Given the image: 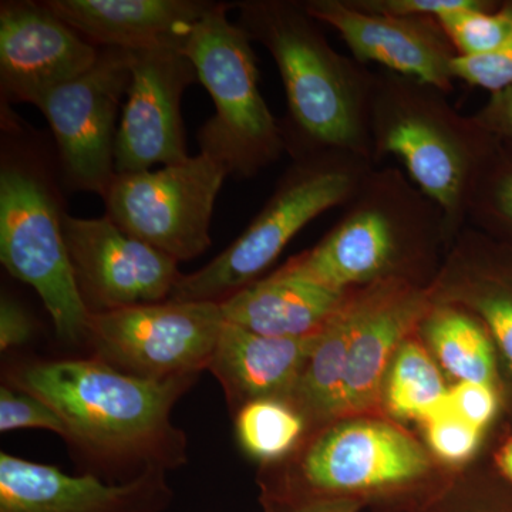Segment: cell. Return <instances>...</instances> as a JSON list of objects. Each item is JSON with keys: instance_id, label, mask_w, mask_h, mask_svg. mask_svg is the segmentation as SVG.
<instances>
[{"instance_id": "obj_13", "label": "cell", "mask_w": 512, "mask_h": 512, "mask_svg": "<svg viewBox=\"0 0 512 512\" xmlns=\"http://www.w3.org/2000/svg\"><path fill=\"white\" fill-rule=\"evenodd\" d=\"M303 8L338 32L357 62L413 77L441 92L454 90L457 52L439 19L367 12L350 0H305Z\"/></svg>"}, {"instance_id": "obj_21", "label": "cell", "mask_w": 512, "mask_h": 512, "mask_svg": "<svg viewBox=\"0 0 512 512\" xmlns=\"http://www.w3.org/2000/svg\"><path fill=\"white\" fill-rule=\"evenodd\" d=\"M380 284L382 282L349 291L338 311L320 330L305 369L288 399L306 420L342 417L350 343Z\"/></svg>"}, {"instance_id": "obj_2", "label": "cell", "mask_w": 512, "mask_h": 512, "mask_svg": "<svg viewBox=\"0 0 512 512\" xmlns=\"http://www.w3.org/2000/svg\"><path fill=\"white\" fill-rule=\"evenodd\" d=\"M234 6L238 25L271 53L284 82L286 153L345 151L373 163L369 113L375 72L330 45L302 2L247 0Z\"/></svg>"}, {"instance_id": "obj_33", "label": "cell", "mask_w": 512, "mask_h": 512, "mask_svg": "<svg viewBox=\"0 0 512 512\" xmlns=\"http://www.w3.org/2000/svg\"><path fill=\"white\" fill-rule=\"evenodd\" d=\"M478 123L504 143L512 144V87L491 94L487 103L474 114Z\"/></svg>"}, {"instance_id": "obj_14", "label": "cell", "mask_w": 512, "mask_h": 512, "mask_svg": "<svg viewBox=\"0 0 512 512\" xmlns=\"http://www.w3.org/2000/svg\"><path fill=\"white\" fill-rule=\"evenodd\" d=\"M429 457L406 431L382 420L342 421L320 434L301 460L303 483L319 493L369 491L410 483Z\"/></svg>"}, {"instance_id": "obj_25", "label": "cell", "mask_w": 512, "mask_h": 512, "mask_svg": "<svg viewBox=\"0 0 512 512\" xmlns=\"http://www.w3.org/2000/svg\"><path fill=\"white\" fill-rule=\"evenodd\" d=\"M467 225L512 248V144L501 141L478 180Z\"/></svg>"}, {"instance_id": "obj_3", "label": "cell", "mask_w": 512, "mask_h": 512, "mask_svg": "<svg viewBox=\"0 0 512 512\" xmlns=\"http://www.w3.org/2000/svg\"><path fill=\"white\" fill-rule=\"evenodd\" d=\"M443 244L439 205L400 168L376 167L325 237L282 266L342 293L392 281L426 288L423 276Z\"/></svg>"}, {"instance_id": "obj_22", "label": "cell", "mask_w": 512, "mask_h": 512, "mask_svg": "<svg viewBox=\"0 0 512 512\" xmlns=\"http://www.w3.org/2000/svg\"><path fill=\"white\" fill-rule=\"evenodd\" d=\"M420 326L441 366L458 382L494 384L493 343L473 312L433 301Z\"/></svg>"}, {"instance_id": "obj_8", "label": "cell", "mask_w": 512, "mask_h": 512, "mask_svg": "<svg viewBox=\"0 0 512 512\" xmlns=\"http://www.w3.org/2000/svg\"><path fill=\"white\" fill-rule=\"evenodd\" d=\"M228 177L204 153L157 171L117 174L103 197L106 215L174 261H191L210 248L215 201Z\"/></svg>"}, {"instance_id": "obj_29", "label": "cell", "mask_w": 512, "mask_h": 512, "mask_svg": "<svg viewBox=\"0 0 512 512\" xmlns=\"http://www.w3.org/2000/svg\"><path fill=\"white\" fill-rule=\"evenodd\" d=\"M456 80L491 94L512 87V36L503 46L480 56H457L453 63Z\"/></svg>"}, {"instance_id": "obj_31", "label": "cell", "mask_w": 512, "mask_h": 512, "mask_svg": "<svg viewBox=\"0 0 512 512\" xmlns=\"http://www.w3.org/2000/svg\"><path fill=\"white\" fill-rule=\"evenodd\" d=\"M448 403L458 416L481 430L493 421L498 410L494 384L458 382L448 390Z\"/></svg>"}, {"instance_id": "obj_19", "label": "cell", "mask_w": 512, "mask_h": 512, "mask_svg": "<svg viewBox=\"0 0 512 512\" xmlns=\"http://www.w3.org/2000/svg\"><path fill=\"white\" fill-rule=\"evenodd\" d=\"M318 335L269 338L225 322L208 370L237 412L255 400H288Z\"/></svg>"}, {"instance_id": "obj_10", "label": "cell", "mask_w": 512, "mask_h": 512, "mask_svg": "<svg viewBox=\"0 0 512 512\" xmlns=\"http://www.w3.org/2000/svg\"><path fill=\"white\" fill-rule=\"evenodd\" d=\"M130 77V52L101 49L92 69L37 104L55 137L70 190L103 198L116 178L117 131Z\"/></svg>"}, {"instance_id": "obj_27", "label": "cell", "mask_w": 512, "mask_h": 512, "mask_svg": "<svg viewBox=\"0 0 512 512\" xmlns=\"http://www.w3.org/2000/svg\"><path fill=\"white\" fill-rule=\"evenodd\" d=\"M431 451L450 464L466 463L476 454L483 431L458 416L450 403L423 421Z\"/></svg>"}, {"instance_id": "obj_5", "label": "cell", "mask_w": 512, "mask_h": 512, "mask_svg": "<svg viewBox=\"0 0 512 512\" xmlns=\"http://www.w3.org/2000/svg\"><path fill=\"white\" fill-rule=\"evenodd\" d=\"M251 224L227 249L181 275L168 301L221 303L261 279L299 232L319 215L345 207L377 165L336 150H299Z\"/></svg>"}, {"instance_id": "obj_4", "label": "cell", "mask_w": 512, "mask_h": 512, "mask_svg": "<svg viewBox=\"0 0 512 512\" xmlns=\"http://www.w3.org/2000/svg\"><path fill=\"white\" fill-rule=\"evenodd\" d=\"M376 165L399 158L407 177L444 215L448 245L467 227L468 204L501 140L474 116H463L448 94L413 77L375 72L369 113Z\"/></svg>"}, {"instance_id": "obj_12", "label": "cell", "mask_w": 512, "mask_h": 512, "mask_svg": "<svg viewBox=\"0 0 512 512\" xmlns=\"http://www.w3.org/2000/svg\"><path fill=\"white\" fill-rule=\"evenodd\" d=\"M130 83L121 110L116 143V173L184 163L181 100L198 82L194 64L180 49L130 52Z\"/></svg>"}, {"instance_id": "obj_6", "label": "cell", "mask_w": 512, "mask_h": 512, "mask_svg": "<svg viewBox=\"0 0 512 512\" xmlns=\"http://www.w3.org/2000/svg\"><path fill=\"white\" fill-rule=\"evenodd\" d=\"M215 3L192 29L183 53L210 93L215 114L198 131L200 153L227 168L229 177L251 178L286 153L284 128L259 89L252 39Z\"/></svg>"}, {"instance_id": "obj_32", "label": "cell", "mask_w": 512, "mask_h": 512, "mask_svg": "<svg viewBox=\"0 0 512 512\" xmlns=\"http://www.w3.org/2000/svg\"><path fill=\"white\" fill-rule=\"evenodd\" d=\"M33 336V322L18 302L2 296L0 302V349L5 352L25 345Z\"/></svg>"}, {"instance_id": "obj_1", "label": "cell", "mask_w": 512, "mask_h": 512, "mask_svg": "<svg viewBox=\"0 0 512 512\" xmlns=\"http://www.w3.org/2000/svg\"><path fill=\"white\" fill-rule=\"evenodd\" d=\"M197 377L141 379L93 357L32 363L16 372L13 386L49 404L67 441L94 461L143 473L187 461V437L171 412Z\"/></svg>"}, {"instance_id": "obj_7", "label": "cell", "mask_w": 512, "mask_h": 512, "mask_svg": "<svg viewBox=\"0 0 512 512\" xmlns=\"http://www.w3.org/2000/svg\"><path fill=\"white\" fill-rule=\"evenodd\" d=\"M63 214L40 170L6 160L0 170V261L32 286L59 339H87L90 313L82 301L63 235Z\"/></svg>"}, {"instance_id": "obj_17", "label": "cell", "mask_w": 512, "mask_h": 512, "mask_svg": "<svg viewBox=\"0 0 512 512\" xmlns=\"http://www.w3.org/2000/svg\"><path fill=\"white\" fill-rule=\"evenodd\" d=\"M46 6L99 49H184L214 2L202 0H46Z\"/></svg>"}, {"instance_id": "obj_23", "label": "cell", "mask_w": 512, "mask_h": 512, "mask_svg": "<svg viewBox=\"0 0 512 512\" xmlns=\"http://www.w3.org/2000/svg\"><path fill=\"white\" fill-rule=\"evenodd\" d=\"M448 390L424 346L416 340H404L384 380L382 397L389 412L423 423L447 403Z\"/></svg>"}, {"instance_id": "obj_9", "label": "cell", "mask_w": 512, "mask_h": 512, "mask_svg": "<svg viewBox=\"0 0 512 512\" xmlns=\"http://www.w3.org/2000/svg\"><path fill=\"white\" fill-rule=\"evenodd\" d=\"M220 303L164 301L90 315L94 357L148 380L198 376L224 328Z\"/></svg>"}, {"instance_id": "obj_34", "label": "cell", "mask_w": 512, "mask_h": 512, "mask_svg": "<svg viewBox=\"0 0 512 512\" xmlns=\"http://www.w3.org/2000/svg\"><path fill=\"white\" fill-rule=\"evenodd\" d=\"M295 512H355L350 510L348 505L339 503H326V501H320V503H311L301 505Z\"/></svg>"}, {"instance_id": "obj_26", "label": "cell", "mask_w": 512, "mask_h": 512, "mask_svg": "<svg viewBox=\"0 0 512 512\" xmlns=\"http://www.w3.org/2000/svg\"><path fill=\"white\" fill-rule=\"evenodd\" d=\"M458 56L494 52L512 36V0L493 8L460 10L439 19Z\"/></svg>"}, {"instance_id": "obj_11", "label": "cell", "mask_w": 512, "mask_h": 512, "mask_svg": "<svg viewBox=\"0 0 512 512\" xmlns=\"http://www.w3.org/2000/svg\"><path fill=\"white\" fill-rule=\"evenodd\" d=\"M74 281L90 315L168 301L180 281L178 262L138 241L107 215L63 214Z\"/></svg>"}, {"instance_id": "obj_28", "label": "cell", "mask_w": 512, "mask_h": 512, "mask_svg": "<svg viewBox=\"0 0 512 512\" xmlns=\"http://www.w3.org/2000/svg\"><path fill=\"white\" fill-rule=\"evenodd\" d=\"M37 429L52 431L67 440V429L59 414L46 402L20 389H0V431Z\"/></svg>"}, {"instance_id": "obj_15", "label": "cell", "mask_w": 512, "mask_h": 512, "mask_svg": "<svg viewBox=\"0 0 512 512\" xmlns=\"http://www.w3.org/2000/svg\"><path fill=\"white\" fill-rule=\"evenodd\" d=\"M100 53L45 2L0 6V84L12 103L37 106L47 93L92 69Z\"/></svg>"}, {"instance_id": "obj_35", "label": "cell", "mask_w": 512, "mask_h": 512, "mask_svg": "<svg viewBox=\"0 0 512 512\" xmlns=\"http://www.w3.org/2000/svg\"><path fill=\"white\" fill-rule=\"evenodd\" d=\"M498 464H500L505 476L512 481V439L501 450L500 456H498Z\"/></svg>"}, {"instance_id": "obj_20", "label": "cell", "mask_w": 512, "mask_h": 512, "mask_svg": "<svg viewBox=\"0 0 512 512\" xmlns=\"http://www.w3.org/2000/svg\"><path fill=\"white\" fill-rule=\"evenodd\" d=\"M348 292H336L281 266L220 303L227 323L269 338L316 335L335 315Z\"/></svg>"}, {"instance_id": "obj_30", "label": "cell", "mask_w": 512, "mask_h": 512, "mask_svg": "<svg viewBox=\"0 0 512 512\" xmlns=\"http://www.w3.org/2000/svg\"><path fill=\"white\" fill-rule=\"evenodd\" d=\"M367 12L394 16L441 19L450 13L476 8H493L494 0H350Z\"/></svg>"}, {"instance_id": "obj_18", "label": "cell", "mask_w": 512, "mask_h": 512, "mask_svg": "<svg viewBox=\"0 0 512 512\" xmlns=\"http://www.w3.org/2000/svg\"><path fill=\"white\" fill-rule=\"evenodd\" d=\"M430 291L404 282H382L350 343L342 416L366 412L382 399L397 350L426 318Z\"/></svg>"}, {"instance_id": "obj_24", "label": "cell", "mask_w": 512, "mask_h": 512, "mask_svg": "<svg viewBox=\"0 0 512 512\" xmlns=\"http://www.w3.org/2000/svg\"><path fill=\"white\" fill-rule=\"evenodd\" d=\"M305 424V416L289 400L261 399L238 410L235 431L245 453L271 463L291 453Z\"/></svg>"}, {"instance_id": "obj_16", "label": "cell", "mask_w": 512, "mask_h": 512, "mask_svg": "<svg viewBox=\"0 0 512 512\" xmlns=\"http://www.w3.org/2000/svg\"><path fill=\"white\" fill-rule=\"evenodd\" d=\"M173 501L165 470L120 484L0 453V512H163Z\"/></svg>"}]
</instances>
